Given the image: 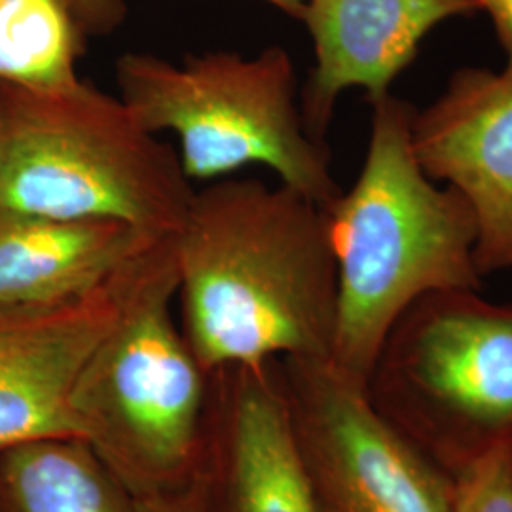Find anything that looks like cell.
<instances>
[{"label": "cell", "mask_w": 512, "mask_h": 512, "mask_svg": "<svg viewBox=\"0 0 512 512\" xmlns=\"http://www.w3.org/2000/svg\"><path fill=\"white\" fill-rule=\"evenodd\" d=\"M183 332L213 374L330 359L338 270L327 209L258 179L196 192L173 238Z\"/></svg>", "instance_id": "6da1fadb"}, {"label": "cell", "mask_w": 512, "mask_h": 512, "mask_svg": "<svg viewBox=\"0 0 512 512\" xmlns=\"http://www.w3.org/2000/svg\"><path fill=\"white\" fill-rule=\"evenodd\" d=\"M370 105L363 169L327 211L338 270L330 361L365 387L387 334L416 300L480 291L484 279L471 205L456 188H439L414 154V105L393 93Z\"/></svg>", "instance_id": "7a4b0ae2"}, {"label": "cell", "mask_w": 512, "mask_h": 512, "mask_svg": "<svg viewBox=\"0 0 512 512\" xmlns=\"http://www.w3.org/2000/svg\"><path fill=\"white\" fill-rule=\"evenodd\" d=\"M177 293L173 238L160 239L137 260L71 395L74 437L139 501L183 492L202 473L211 374L173 321Z\"/></svg>", "instance_id": "3957f363"}, {"label": "cell", "mask_w": 512, "mask_h": 512, "mask_svg": "<svg viewBox=\"0 0 512 512\" xmlns=\"http://www.w3.org/2000/svg\"><path fill=\"white\" fill-rule=\"evenodd\" d=\"M181 156L90 82L0 84V215L122 220L175 238L194 198Z\"/></svg>", "instance_id": "277c9868"}, {"label": "cell", "mask_w": 512, "mask_h": 512, "mask_svg": "<svg viewBox=\"0 0 512 512\" xmlns=\"http://www.w3.org/2000/svg\"><path fill=\"white\" fill-rule=\"evenodd\" d=\"M114 73L120 99L143 128L179 137L188 179L264 165L327 211L342 196L329 147L311 135L296 103L293 59L285 48L272 46L256 57L222 50L186 55L181 65L128 52Z\"/></svg>", "instance_id": "5b68a950"}, {"label": "cell", "mask_w": 512, "mask_h": 512, "mask_svg": "<svg viewBox=\"0 0 512 512\" xmlns=\"http://www.w3.org/2000/svg\"><path fill=\"white\" fill-rule=\"evenodd\" d=\"M366 393L450 475L512 442V304L480 291L421 296L387 334Z\"/></svg>", "instance_id": "8992f818"}, {"label": "cell", "mask_w": 512, "mask_h": 512, "mask_svg": "<svg viewBox=\"0 0 512 512\" xmlns=\"http://www.w3.org/2000/svg\"><path fill=\"white\" fill-rule=\"evenodd\" d=\"M317 512H452L454 478L330 359H279Z\"/></svg>", "instance_id": "52a82bcc"}, {"label": "cell", "mask_w": 512, "mask_h": 512, "mask_svg": "<svg viewBox=\"0 0 512 512\" xmlns=\"http://www.w3.org/2000/svg\"><path fill=\"white\" fill-rule=\"evenodd\" d=\"M412 148L435 183L471 205L482 277L512 270V63L452 74L444 92L414 112Z\"/></svg>", "instance_id": "ba28073f"}, {"label": "cell", "mask_w": 512, "mask_h": 512, "mask_svg": "<svg viewBox=\"0 0 512 512\" xmlns=\"http://www.w3.org/2000/svg\"><path fill=\"white\" fill-rule=\"evenodd\" d=\"M200 484L202 512H317L279 361L211 374Z\"/></svg>", "instance_id": "9c48e42d"}, {"label": "cell", "mask_w": 512, "mask_h": 512, "mask_svg": "<svg viewBox=\"0 0 512 512\" xmlns=\"http://www.w3.org/2000/svg\"><path fill=\"white\" fill-rule=\"evenodd\" d=\"M137 260L80 300L0 315V450L74 437V384L114 325Z\"/></svg>", "instance_id": "30bf717a"}, {"label": "cell", "mask_w": 512, "mask_h": 512, "mask_svg": "<svg viewBox=\"0 0 512 512\" xmlns=\"http://www.w3.org/2000/svg\"><path fill=\"white\" fill-rule=\"evenodd\" d=\"M476 12V0H310L302 23L315 65L302 116L311 135L325 141L342 93L359 88L368 103L389 95L435 27Z\"/></svg>", "instance_id": "8fae6325"}, {"label": "cell", "mask_w": 512, "mask_h": 512, "mask_svg": "<svg viewBox=\"0 0 512 512\" xmlns=\"http://www.w3.org/2000/svg\"><path fill=\"white\" fill-rule=\"evenodd\" d=\"M160 239L122 220L0 215V315L95 293Z\"/></svg>", "instance_id": "7c38bea8"}, {"label": "cell", "mask_w": 512, "mask_h": 512, "mask_svg": "<svg viewBox=\"0 0 512 512\" xmlns=\"http://www.w3.org/2000/svg\"><path fill=\"white\" fill-rule=\"evenodd\" d=\"M0 512H141V501L76 437L0 450Z\"/></svg>", "instance_id": "4fadbf2b"}, {"label": "cell", "mask_w": 512, "mask_h": 512, "mask_svg": "<svg viewBox=\"0 0 512 512\" xmlns=\"http://www.w3.org/2000/svg\"><path fill=\"white\" fill-rule=\"evenodd\" d=\"M67 0H0V84L54 92L76 84L84 54Z\"/></svg>", "instance_id": "5bb4252c"}, {"label": "cell", "mask_w": 512, "mask_h": 512, "mask_svg": "<svg viewBox=\"0 0 512 512\" xmlns=\"http://www.w3.org/2000/svg\"><path fill=\"white\" fill-rule=\"evenodd\" d=\"M452 478V512H512V442L476 456Z\"/></svg>", "instance_id": "9a60e30c"}, {"label": "cell", "mask_w": 512, "mask_h": 512, "mask_svg": "<svg viewBox=\"0 0 512 512\" xmlns=\"http://www.w3.org/2000/svg\"><path fill=\"white\" fill-rule=\"evenodd\" d=\"M74 21L84 37L107 35L126 12L124 0H67Z\"/></svg>", "instance_id": "2e32d148"}, {"label": "cell", "mask_w": 512, "mask_h": 512, "mask_svg": "<svg viewBox=\"0 0 512 512\" xmlns=\"http://www.w3.org/2000/svg\"><path fill=\"white\" fill-rule=\"evenodd\" d=\"M141 512H202L200 480L179 494L162 495L141 501Z\"/></svg>", "instance_id": "e0dca14e"}, {"label": "cell", "mask_w": 512, "mask_h": 512, "mask_svg": "<svg viewBox=\"0 0 512 512\" xmlns=\"http://www.w3.org/2000/svg\"><path fill=\"white\" fill-rule=\"evenodd\" d=\"M476 2H478V10L486 12L492 19L497 42L507 55V63H512V0H476Z\"/></svg>", "instance_id": "ac0fdd59"}, {"label": "cell", "mask_w": 512, "mask_h": 512, "mask_svg": "<svg viewBox=\"0 0 512 512\" xmlns=\"http://www.w3.org/2000/svg\"><path fill=\"white\" fill-rule=\"evenodd\" d=\"M266 2H270L277 10L289 14L291 18L298 19V21L304 19L306 8L310 4V0H266Z\"/></svg>", "instance_id": "d6986e66"}]
</instances>
